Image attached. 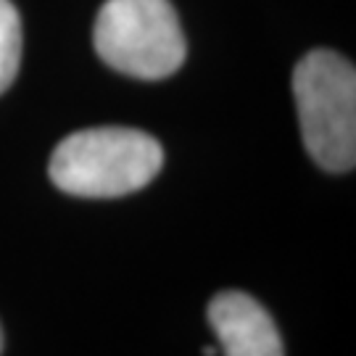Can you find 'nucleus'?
Instances as JSON below:
<instances>
[{
    "label": "nucleus",
    "mask_w": 356,
    "mask_h": 356,
    "mask_svg": "<svg viewBox=\"0 0 356 356\" xmlns=\"http://www.w3.org/2000/svg\"><path fill=\"white\" fill-rule=\"evenodd\" d=\"M22 16L11 0H0V92L13 85L22 66Z\"/></svg>",
    "instance_id": "nucleus-5"
},
{
    "label": "nucleus",
    "mask_w": 356,
    "mask_h": 356,
    "mask_svg": "<svg viewBox=\"0 0 356 356\" xmlns=\"http://www.w3.org/2000/svg\"><path fill=\"white\" fill-rule=\"evenodd\" d=\"M0 351H3V327H0Z\"/></svg>",
    "instance_id": "nucleus-7"
},
{
    "label": "nucleus",
    "mask_w": 356,
    "mask_h": 356,
    "mask_svg": "<svg viewBox=\"0 0 356 356\" xmlns=\"http://www.w3.org/2000/svg\"><path fill=\"white\" fill-rule=\"evenodd\" d=\"M209 325L225 356H285L275 319L254 296L222 291L206 309Z\"/></svg>",
    "instance_id": "nucleus-4"
},
{
    "label": "nucleus",
    "mask_w": 356,
    "mask_h": 356,
    "mask_svg": "<svg viewBox=\"0 0 356 356\" xmlns=\"http://www.w3.org/2000/svg\"><path fill=\"white\" fill-rule=\"evenodd\" d=\"M219 354V348H216V346H206L204 348V356H216Z\"/></svg>",
    "instance_id": "nucleus-6"
},
{
    "label": "nucleus",
    "mask_w": 356,
    "mask_h": 356,
    "mask_svg": "<svg viewBox=\"0 0 356 356\" xmlns=\"http://www.w3.org/2000/svg\"><path fill=\"white\" fill-rule=\"evenodd\" d=\"M92 42L103 64L145 82L172 76L188 56L179 16L169 0H106Z\"/></svg>",
    "instance_id": "nucleus-3"
},
{
    "label": "nucleus",
    "mask_w": 356,
    "mask_h": 356,
    "mask_svg": "<svg viewBox=\"0 0 356 356\" xmlns=\"http://www.w3.org/2000/svg\"><path fill=\"white\" fill-rule=\"evenodd\" d=\"M293 95L309 156L327 172L356 164V69L335 51H312L293 72Z\"/></svg>",
    "instance_id": "nucleus-2"
},
{
    "label": "nucleus",
    "mask_w": 356,
    "mask_h": 356,
    "mask_svg": "<svg viewBox=\"0 0 356 356\" xmlns=\"http://www.w3.org/2000/svg\"><path fill=\"white\" fill-rule=\"evenodd\" d=\"M164 164L161 143L132 127H90L56 145L53 185L79 198H119L143 191Z\"/></svg>",
    "instance_id": "nucleus-1"
}]
</instances>
